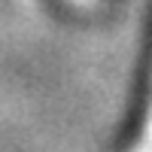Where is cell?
Here are the masks:
<instances>
[{
	"label": "cell",
	"mask_w": 152,
	"mask_h": 152,
	"mask_svg": "<svg viewBox=\"0 0 152 152\" xmlns=\"http://www.w3.org/2000/svg\"><path fill=\"white\" fill-rule=\"evenodd\" d=\"M128 152H152V91L146 100V116L140 122V134H137L134 146H128Z\"/></svg>",
	"instance_id": "cell-1"
}]
</instances>
